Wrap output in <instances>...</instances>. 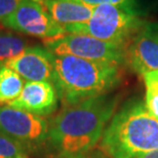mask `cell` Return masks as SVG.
Here are the masks:
<instances>
[{
	"mask_svg": "<svg viewBox=\"0 0 158 158\" xmlns=\"http://www.w3.org/2000/svg\"><path fill=\"white\" fill-rule=\"evenodd\" d=\"M80 1L91 6V7H96V6L102 4H113L135 8V5H137V0H80Z\"/></svg>",
	"mask_w": 158,
	"mask_h": 158,
	"instance_id": "15",
	"label": "cell"
},
{
	"mask_svg": "<svg viewBox=\"0 0 158 158\" xmlns=\"http://www.w3.org/2000/svg\"><path fill=\"white\" fill-rule=\"evenodd\" d=\"M116 105L117 99L106 94L65 106L50 122L46 141L61 158L88 153L102 139Z\"/></svg>",
	"mask_w": 158,
	"mask_h": 158,
	"instance_id": "1",
	"label": "cell"
},
{
	"mask_svg": "<svg viewBox=\"0 0 158 158\" xmlns=\"http://www.w3.org/2000/svg\"><path fill=\"white\" fill-rule=\"evenodd\" d=\"M147 110L151 113L153 117L158 120V96L152 94H146V102H145Z\"/></svg>",
	"mask_w": 158,
	"mask_h": 158,
	"instance_id": "18",
	"label": "cell"
},
{
	"mask_svg": "<svg viewBox=\"0 0 158 158\" xmlns=\"http://www.w3.org/2000/svg\"><path fill=\"white\" fill-rule=\"evenodd\" d=\"M27 47V40L6 28H0V66L20 55Z\"/></svg>",
	"mask_w": 158,
	"mask_h": 158,
	"instance_id": "13",
	"label": "cell"
},
{
	"mask_svg": "<svg viewBox=\"0 0 158 158\" xmlns=\"http://www.w3.org/2000/svg\"><path fill=\"white\" fill-rule=\"evenodd\" d=\"M58 100L59 94L52 82L27 81L20 96L7 106L43 117L56 111Z\"/></svg>",
	"mask_w": 158,
	"mask_h": 158,
	"instance_id": "10",
	"label": "cell"
},
{
	"mask_svg": "<svg viewBox=\"0 0 158 158\" xmlns=\"http://www.w3.org/2000/svg\"><path fill=\"white\" fill-rule=\"evenodd\" d=\"M71 158H106V157L101 155V154H99V153L91 154V155L86 153V154H83V155H79V156H75V157H71Z\"/></svg>",
	"mask_w": 158,
	"mask_h": 158,
	"instance_id": "19",
	"label": "cell"
},
{
	"mask_svg": "<svg viewBox=\"0 0 158 158\" xmlns=\"http://www.w3.org/2000/svg\"><path fill=\"white\" fill-rule=\"evenodd\" d=\"M49 124L43 117L10 106H0V135L28 149L47 140Z\"/></svg>",
	"mask_w": 158,
	"mask_h": 158,
	"instance_id": "7",
	"label": "cell"
},
{
	"mask_svg": "<svg viewBox=\"0 0 158 158\" xmlns=\"http://www.w3.org/2000/svg\"><path fill=\"white\" fill-rule=\"evenodd\" d=\"M52 18L66 30L69 27L84 24L93 15L94 8L80 0H36Z\"/></svg>",
	"mask_w": 158,
	"mask_h": 158,
	"instance_id": "11",
	"label": "cell"
},
{
	"mask_svg": "<svg viewBox=\"0 0 158 158\" xmlns=\"http://www.w3.org/2000/svg\"><path fill=\"white\" fill-rule=\"evenodd\" d=\"M140 158H158V149L154 150V151H152V152H150V153L145 154V155L141 156Z\"/></svg>",
	"mask_w": 158,
	"mask_h": 158,
	"instance_id": "20",
	"label": "cell"
},
{
	"mask_svg": "<svg viewBox=\"0 0 158 158\" xmlns=\"http://www.w3.org/2000/svg\"><path fill=\"white\" fill-rule=\"evenodd\" d=\"M125 60L142 76L158 71V23H145L131 37L125 48Z\"/></svg>",
	"mask_w": 158,
	"mask_h": 158,
	"instance_id": "8",
	"label": "cell"
},
{
	"mask_svg": "<svg viewBox=\"0 0 158 158\" xmlns=\"http://www.w3.org/2000/svg\"><path fill=\"white\" fill-rule=\"evenodd\" d=\"M0 158H29L23 145L0 135Z\"/></svg>",
	"mask_w": 158,
	"mask_h": 158,
	"instance_id": "14",
	"label": "cell"
},
{
	"mask_svg": "<svg viewBox=\"0 0 158 158\" xmlns=\"http://www.w3.org/2000/svg\"><path fill=\"white\" fill-rule=\"evenodd\" d=\"M119 81L118 65L53 55L52 83L64 106L108 94Z\"/></svg>",
	"mask_w": 158,
	"mask_h": 158,
	"instance_id": "2",
	"label": "cell"
},
{
	"mask_svg": "<svg viewBox=\"0 0 158 158\" xmlns=\"http://www.w3.org/2000/svg\"><path fill=\"white\" fill-rule=\"evenodd\" d=\"M146 86V94H152L158 96V71L149 72L143 75Z\"/></svg>",
	"mask_w": 158,
	"mask_h": 158,
	"instance_id": "17",
	"label": "cell"
},
{
	"mask_svg": "<svg viewBox=\"0 0 158 158\" xmlns=\"http://www.w3.org/2000/svg\"><path fill=\"white\" fill-rule=\"evenodd\" d=\"M101 146L110 158H140L158 149V120L145 104L129 103L113 115Z\"/></svg>",
	"mask_w": 158,
	"mask_h": 158,
	"instance_id": "3",
	"label": "cell"
},
{
	"mask_svg": "<svg viewBox=\"0 0 158 158\" xmlns=\"http://www.w3.org/2000/svg\"><path fill=\"white\" fill-rule=\"evenodd\" d=\"M2 27L44 40L53 39L67 32L53 20L36 0H25L15 10L1 22Z\"/></svg>",
	"mask_w": 158,
	"mask_h": 158,
	"instance_id": "6",
	"label": "cell"
},
{
	"mask_svg": "<svg viewBox=\"0 0 158 158\" xmlns=\"http://www.w3.org/2000/svg\"><path fill=\"white\" fill-rule=\"evenodd\" d=\"M27 81H48L53 78V53L41 46H27L4 64Z\"/></svg>",
	"mask_w": 158,
	"mask_h": 158,
	"instance_id": "9",
	"label": "cell"
},
{
	"mask_svg": "<svg viewBox=\"0 0 158 158\" xmlns=\"http://www.w3.org/2000/svg\"><path fill=\"white\" fill-rule=\"evenodd\" d=\"M144 24L135 8L102 4L94 8L86 23L69 27L66 32L86 34L106 42L125 45Z\"/></svg>",
	"mask_w": 158,
	"mask_h": 158,
	"instance_id": "4",
	"label": "cell"
},
{
	"mask_svg": "<svg viewBox=\"0 0 158 158\" xmlns=\"http://www.w3.org/2000/svg\"><path fill=\"white\" fill-rule=\"evenodd\" d=\"M24 79L7 66H0V106L8 105L20 96Z\"/></svg>",
	"mask_w": 158,
	"mask_h": 158,
	"instance_id": "12",
	"label": "cell"
},
{
	"mask_svg": "<svg viewBox=\"0 0 158 158\" xmlns=\"http://www.w3.org/2000/svg\"><path fill=\"white\" fill-rule=\"evenodd\" d=\"M25 0H0V23L12 14Z\"/></svg>",
	"mask_w": 158,
	"mask_h": 158,
	"instance_id": "16",
	"label": "cell"
},
{
	"mask_svg": "<svg viewBox=\"0 0 158 158\" xmlns=\"http://www.w3.org/2000/svg\"><path fill=\"white\" fill-rule=\"evenodd\" d=\"M44 45L56 56H74L118 66L125 61V45L106 42L86 34L66 33L56 38L44 40Z\"/></svg>",
	"mask_w": 158,
	"mask_h": 158,
	"instance_id": "5",
	"label": "cell"
}]
</instances>
